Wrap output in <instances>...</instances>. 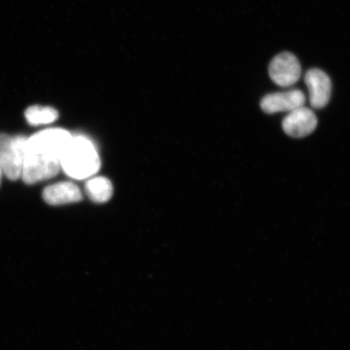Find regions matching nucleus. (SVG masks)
<instances>
[{"mask_svg": "<svg viewBox=\"0 0 350 350\" xmlns=\"http://www.w3.org/2000/svg\"><path fill=\"white\" fill-rule=\"evenodd\" d=\"M317 124L316 113L304 106L288 113L282 121V128L290 137L301 138L313 133Z\"/></svg>", "mask_w": 350, "mask_h": 350, "instance_id": "nucleus-5", "label": "nucleus"}, {"mask_svg": "<svg viewBox=\"0 0 350 350\" xmlns=\"http://www.w3.org/2000/svg\"><path fill=\"white\" fill-rule=\"evenodd\" d=\"M305 95L299 90H292L282 93L266 95L261 100L260 107L267 113L291 112L297 108L304 107Z\"/></svg>", "mask_w": 350, "mask_h": 350, "instance_id": "nucleus-7", "label": "nucleus"}, {"mask_svg": "<svg viewBox=\"0 0 350 350\" xmlns=\"http://www.w3.org/2000/svg\"><path fill=\"white\" fill-rule=\"evenodd\" d=\"M269 71L275 84L288 87L295 85L299 80L301 65L294 55L283 52L272 60Z\"/></svg>", "mask_w": 350, "mask_h": 350, "instance_id": "nucleus-4", "label": "nucleus"}, {"mask_svg": "<svg viewBox=\"0 0 350 350\" xmlns=\"http://www.w3.org/2000/svg\"><path fill=\"white\" fill-rule=\"evenodd\" d=\"M61 169L75 179H85L97 173L100 161L93 143L82 135L72 137L60 159Z\"/></svg>", "mask_w": 350, "mask_h": 350, "instance_id": "nucleus-2", "label": "nucleus"}, {"mask_svg": "<svg viewBox=\"0 0 350 350\" xmlns=\"http://www.w3.org/2000/svg\"><path fill=\"white\" fill-rule=\"evenodd\" d=\"M88 196L96 203H105L111 198L113 186L111 181L105 177H95L90 179L85 185Z\"/></svg>", "mask_w": 350, "mask_h": 350, "instance_id": "nucleus-9", "label": "nucleus"}, {"mask_svg": "<svg viewBox=\"0 0 350 350\" xmlns=\"http://www.w3.org/2000/svg\"><path fill=\"white\" fill-rule=\"evenodd\" d=\"M72 135L68 131L51 129L39 131L27 139L21 178L34 185L55 176L60 159Z\"/></svg>", "mask_w": 350, "mask_h": 350, "instance_id": "nucleus-1", "label": "nucleus"}, {"mask_svg": "<svg viewBox=\"0 0 350 350\" xmlns=\"http://www.w3.org/2000/svg\"><path fill=\"white\" fill-rule=\"evenodd\" d=\"M304 81L308 88L312 107L316 109L325 107L331 97L330 78L322 70L313 68L306 72Z\"/></svg>", "mask_w": 350, "mask_h": 350, "instance_id": "nucleus-6", "label": "nucleus"}, {"mask_svg": "<svg viewBox=\"0 0 350 350\" xmlns=\"http://www.w3.org/2000/svg\"><path fill=\"white\" fill-rule=\"evenodd\" d=\"M1 174H2V170H1V168H0V178H1Z\"/></svg>", "mask_w": 350, "mask_h": 350, "instance_id": "nucleus-11", "label": "nucleus"}, {"mask_svg": "<svg viewBox=\"0 0 350 350\" xmlns=\"http://www.w3.org/2000/svg\"><path fill=\"white\" fill-rule=\"evenodd\" d=\"M27 139L23 135L0 134V168L12 181L21 178Z\"/></svg>", "mask_w": 350, "mask_h": 350, "instance_id": "nucleus-3", "label": "nucleus"}, {"mask_svg": "<svg viewBox=\"0 0 350 350\" xmlns=\"http://www.w3.org/2000/svg\"><path fill=\"white\" fill-rule=\"evenodd\" d=\"M26 120L33 126L52 124L59 118V113L51 107L33 106L25 111Z\"/></svg>", "mask_w": 350, "mask_h": 350, "instance_id": "nucleus-10", "label": "nucleus"}, {"mask_svg": "<svg viewBox=\"0 0 350 350\" xmlns=\"http://www.w3.org/2000/svg\"><path fill=\"white\" fill-rule=\"evenodd\" d=\"M42 196L44 200L51 205L72 204L83 199L80 188L71 182H61L48 186L43 191Z\"/></svg>", "mask_w": 350, "mask_h": 350, "instance_id": "nucleus-8", "label": "nucleus"}]
</instances>
